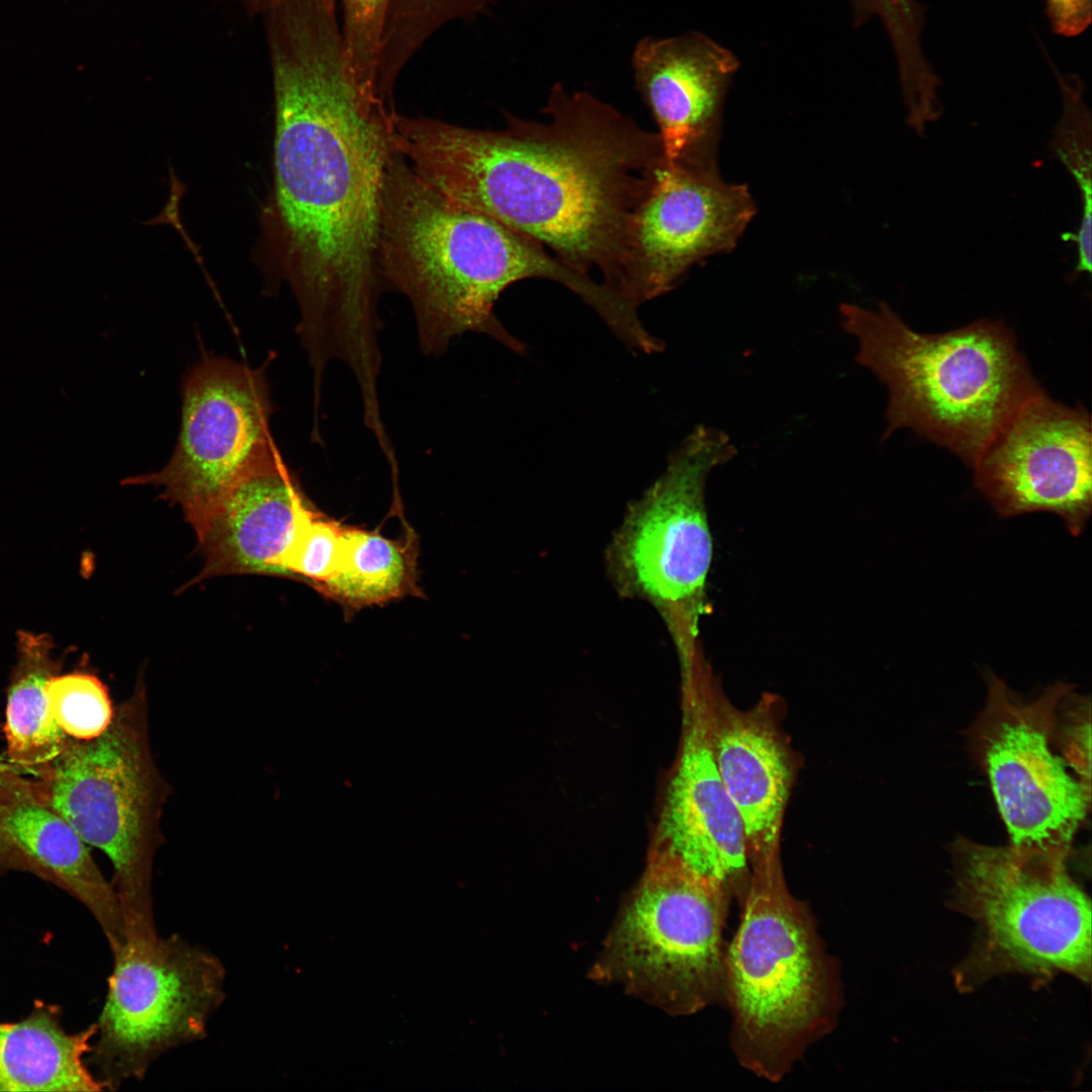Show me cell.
Returning a JSON list of instances; mask_svg holds the SVG:
<instances>
[{
  "mask_svg": "<svg viewBox=\"0 0 1092 1092\" xmlns=\"http://www.w3.org/2000/svg\"><path fill=\"white\" fill-rule=\"evenodd\" d=\"M266 24L275 128L263 267L293 292L309 364L364 369L381 357L378 235L397 112L355 81L335 0H286Z\"/></svg>",
  "mask_w": 1092,
  "mask_h": 1092,
  "instance_id": "1",
  "label": "cell"
},
{
  "mask_svg": "<svg viewBox=\"0 0 1092 1092\" xmlns=\"http://www.w3.org/2000/svg\"><path fill=\"white\" fill-rule=\"evenodd\" d=\"M542 111L546 122L506 113L500 130L396 113L393 147L455 203L529 236L578 273L599 271L623 295L633 217L665 162L659 135L560 83Z\"/></svg>",
  "mask_w": 1092,
  "mask_h": 1092,
  "instance_id": "2",
  "label": "cell"
},
{
  "mask_svg": "<svg viewBox=\"0 0 1092 1092\" xmlns=\"http://www.w3.org/2000/svg\"><path fill=\"white\" fill-rule=\"evenodd\" d=\"M378 263L384 284L410 301L427 355L443 354L470 332L525 352L493 312L503 291L523 279L560 283L595 310L610 300L603 282L574 271L529 236L455 203L395 149L384 174Z\"/></svg>",
  "mask_w": 1092,
  "mask_h": 1092,
  "instance_id": "3",
  "label": "cell"
},
{
  "mask_svg": "<svg viewBox=\"0 0 1092 1092\" xmlns=\"http://www.w3.org/2000/svg\"><path fill=\"white\" fill-rule=\"evenodd\" d=\"M841 328L858 342L856 361L889 392L886 439L910 428L970 467L1041 388L1001 322L954 331L912 330L887 303L839 307Z\"/></svg>",
  "mask_w": 1092,
  "mask_h": 1092,
  "instance_id": "4",
  "label": "cell"
},
{
  "mask_svg": "<svg viewBox=\"0 0 1092 1092\" xmlns=\"http://www.w3.org/2000/svg\"><path fill=\"white\" fill-rule=\"evenodd\" d=\"M741 906L725 953L731 1046L742 1067L778 1082L834 1027L840 980L809 908L789 891L780 854L751 863Z\"/></svg>",
  "mask_w": 1092,
  "mask_h": 1092,
  "instance_id": "5",
  "label": "cell"
},
{
  "mask_svg": "<svg viewBox=\"0 0 1092 1092\" xmlns=\"http://www.w3.org/2000/svg\"><path fill=\"white\" fill-rule=\"evenodd\" d=\"M1070 847L950 845L952 905L977 923L978 942L957 974L971 989L1002 973L1091 974V903L1070 876Z\"/></svg>",
  "mask_w": 1092,
  "mask_h": 1092,
  "instance_id": "6",
  "label": "cell"
},
{
  "mask_svg": "<svg viewBox=\"0 0 1092 1092\" xmlns=\"http://www.w3.org/2000/svg\"><path fill=\"white\" fill-rule=\"evenodd\" d=\"M49 768L50 804L112 864L124 942L157 938L153 869L170 787L151 750L145 688L115 709L102 735L68 741Z\"/></svg>",
  "mask_w": 1092,
  "mask_h": 1092,
  "instance_id": "7",
  "label": "cell"
},
{
  "mask_svg": "<svg viewBox=\"0 0 1092 1092\" xmlns=\"http://www.w3.org/2000/svg\"><path fill=\"white\" fill-rule=\"evenodd\" d=\"M735 455L725 432L695 428L669 455L664 472L630 506L610 549L619 589L659 610L679 659L701 652L698 623L713 553L706 482L712 469Z\"/></svg>",
  "mask_w": 1092,
  "mask_h": 1092,
  "instance_id": "8",
  "label": "cell"
},
{
  "mask_svg": "<svg viewBox=\"0 0 1092 1092\" xmlns=\"http://www.w3.org/2000/svg\"><path fill=\"white\" fill-rule=\"evenodd\" d=\"M730 903L649 849L594 978L620 984L670 1014L703 1010L724 998L723 929Z\"/></svg>",
  "mask_w": 1092,
  "mask_h": 1092,
  "instance_id": "9",
  "label": "cell"
},
{
  "mask_svg": "<svg viewBox=\"0 0 1092 1092\" xmlns=\"http://www.w3.org/2000/svg\"><path fill=\"white\" fill-rule=\"evenodd\" d=\"M89 1053L104 1089L143 1079L168 1051L203 1039L225 998V969L210 950L178 934L123 943Z\"/></svg>",
  "mask_w": 1092,
  "mask_h": 1092,
  "instance_id": "10",
  "label": "cell"
},
{
  "mask_svg": "<svg viewBox=\"0 0 1092 1092\" xmlns=\"http://www.w3.org/2000/svg\"><path fill=\"white\" fill-rule=\"evenodd\" d=\"M986 680V704L969 729V746L1011 843L1070 847L1091 799V789L1052 750L1057 710L1073 686L1057 681L1022 702L994 673Z\"/></svg>",
  "mask_w": 1092,
  "mask_h": 1092,
  "instance_id": "11",
  "label": "cell"
},
{
  "mask_svg": "<svg viewBox=\"0 0 1092 1092\" xmlns=\"http://www.w3.org/2000/svg\"><path fill=\"white\" fill-rule=\"evenodd\" d=\"M272 412L261 369L205 355L184 378L181 428L170 460L126 483L161 487L198 532L239 479L279 454L270 433Z\"/></svg>",
  "mask_w": 1092,
  "mask_h": 1092,
  "instance_id": "12",
  "label": "cell"
},
{
  "mask_svg": "<svg viewBox=\"0 0 1092 1092\" xmlns=\"http://www.w3.org/2000/svg\"><path fill=\"white\" fill-rule=\"evenodd\" d=\"M709 668L682 675V729L650 849L741 904L751 866L741 817L719 776L710 743Z\"/></svg>",
  "mask_w": 1092,
  "mask_h": 1092,
  "instance_id": "13",
  "label": "cell"
},
{
  "mask_svg": "<svg viewBox=\"0 0 1092 1092\" xmlns=\"http://www.w3.org/2000/svg\"><path fill=\"white\" fill-rule=\"evenodd\" d=\"M1089 414L1031 396L999 431L974 465L977 488L1003 518L1029 513L1060 517L1080 535L1092 509Z\"/></svg>",
  "mask_w": 1092,
  "mask_h": 1092,
  "instance_id": "14",
  "label": "cell"
},
{
  "mask_svg": "<svg viewBox=\"0 0 1092 1092\" xmlns=\"http://www.w3.org/2000/svg\"><path fill=\"white\" fill-rule=\"evenodd\" d=\"M754 212L747 187L716 164L665 160L633 217L624 296L639 306L670 291L695 263L732 250Z\"/></svg>",
  "mask_w": 1092,
  "mask_h": 1092,
  "instance_id": "15",
  "label": "cell"
},
{
  "mask_svg": "<svg viewBox=\"0 0 1092 1092\" xmlns=\"http://www.w3.org/2000/svg\"><path fill=\"white\" fill-rule=\"evenodd\" d=\"M713 757L746 835L750 866L780 853L797 760L781 725L783 704L765 695L748 710L729 702L712 678L707 692Z\"/></svg>",
  "mask_w": 1092,
  "mask_h": 1092,
  "instance_id": "16",
  "label": "cell"
},
{
  "mask_svg": "<svg viewBox=\"0 0 1092 1092\" xmlns=\"http://www.w3.org/2000/svg\"><path fill=\"white\" fill-rule=\"evenodd\" d=\"M631 64L665 160L715 163L722 100L736 58L706 35L689 32L640 39Z\"/></svg>",
  "mask_w": 1092,
  "mask_h": 1092,
  "instance_id": "17",
  "label": "cell"
},
{
  "mask_svg": "<svg viewBox=\"0 0 1092 1092\" xmlns=\"http://www.w3.org/2000/svg\"><path fill=\"white\" fill-rule=\"evenodd\" d=\"M308 505L280 454L253 468L196 532L205 563L194 581L230 574L287 576L284 558Z\"/></svg>",
  "mask_w": 1092,
  "mask_h": 1092,
  "instance_id": "18",
  "label": "cell"
},
{
  "mask_svg": "<svg viewBox=\"0 0 1092 1092\" xmlns=\"http://www.w3.org/2000/svg\"><path fill=\"white\" fill-rule=\"evenodd\" d=\"M0 824L33 874L54 883L87 908L100 925L111 952L124 942L117 895L94 861L87 843L50 804L44 790L16 776L0 806Z\"/></svg>",
  "mask_w": 1092,
  "mask_h": 1092,
  "instance_id": "19",
  "label": "cell"
},
{
  "mask_svg": "<svg viewBox=\"0 0 1092 1092\" xmlns=\"http://www.w3.org/2000/svg\"><path fill=\"white\" fill-rule=\"evenodd\" d=\"M96 1023L68 1032L57 1005L38 1001L15 1022H0V1091H101L86 1063Z\"/></svg>",
  "mask_w": 1092,
  "mask_h": 1092,
  "instance_id": "20",
  "label": "cell"
},
{
  "mask_svg": "<svg viewBox=\"0 0 1092 1092\" xmlns=\"http://www.w3.org/2000/svg\"><path fill=\"white\" fill-rule=\"evenodd\" d=\"M52 639L19 632L18 659L9 687L4 732L9 759L26 768L50 765L65 750L67 735L54 720L46 688L55 675Z\"/></svg>",
  "mask_w": 1092,
  "mask_h": 1092,
  "instance_id": "21",
  "label": "cell"
},
{
  "mask_svg": "<svg viewBox=\"0 0 1092 1092\" xmlns=\"http://www.w3.org/2000/svg\"><path fill=\"white\" fill-rule=\"evenodd\" d=\"M317 588L355 608L388 602L413 590L412 558L377 533L345 527L336 568Z\"/></svg>",
  "mask_w": 1092,
  "mask_h": 1092,
  "instance_id": "22",
  "label": "cell"
},
{
  "mask_svg": "<svg viewBox=\"0 0 1092 1092\" xmlns=\"http://www.w3.org/2000/svg\"><path fill=\"white\" fill-rule=\"evenodd\" d=\"M1064 106L1061 117L1053 129L1050 143L1052 154L1062 163L1076 182L1082 202L1081 219L1074 234L1066 240L1077 248L1076 275L1090 273L1092 259V126L1091 113L1084 103L1081 91L1069 86L1064 88Z\"/></svg>",
  "mask_w": 1092,
  "mask_h": 1092,
  "instance_id": "23",
  "label": "cell"
},
{
  "mask_svg": "<svg viewBox=\"0 0 1092 1092\" xmlns=\"http://www.w3.org/2000/svg\"><path fill=\"white\" fill-rule=\"evenodd\" d=\"M46 693L54 720L66 735L77 740L99 737L113 720L115 709L107 688L91 673L54 675Z\"/></svg>",
  "mask_w": 1092,
  "mask_h": 1092,
  "instance_id": "24",
  "label": "cell"
},
{
  "mask_svg": "<svg viewBox=\"0 0 1092 1092\" xmlns=\"http://www.w3.org/2000/svg\"><path fill=\"white\" fill-rule=\"evenodd\" d=\"M493 0H391L383 38L396 52L415 55L451 21L474 16Z\"/></svg>",
  "mask_w": 1092,
  "mask_h": 1092,
  "instance_id": "25",
  "label": "cell"
},
{
  "mask_svg": "<svg viewBox=\"0 0 1092 1092\" xmlns=\"http://www.w3.org/2000/svg\"><path fill=\"white\" fill-rule=\"evenodd\" d=\"M390 1L340 0L341 32L347 64L360 88L378 97V58Z\"/></svg>",
  "mask_w": 1092,
  "mask_h": 1092,
  "instance_id": "26",
  "label": "cell"
},
{
  "mask_svg": "<svg viewBox=\"0 0 1092 1092\" xmlns=\"http://www.w3.org/2000/svg\"><path fill=\"white\" fill-rule=\"evenodd\" d=\"M345 526L314 511L301 513L294 538L284 558L287 576H299L316 587L333 574L340 555Z\"/></svg>",
  "mask_w": 1092,
  "mask_h": 1092,
  "instance_id": "27",
  "label": "cell"
},
{
  "mask_svg": "<svg viewBox=\"0 0 1092 1092\" xmlns=\"http://www.w3.org/2000/svg\"><path fill=\"white\" fill-rule=\"evenodd\" d=\"M1090 698L1067 694L1057 710L1053 738L1076 777L1091 789Z\"/></svg>",
  "mask_w": 1092,
  "mask_h": 1092,
  "instance_id": "28",
  "label": "cell"
},
{
  "mask_svg": "<svg viewBox=\"0 0 1092 1092\" xmlns=\"http://www.w3.org/2000/svg\"><path fill=\"white\" fill-rule=\"evenodd\" d=\"M1055 30L1066 36L1083 32L1091 22L1092 0H1048Z\"/></svg>",
  "mask_w": 1092,
  "mask_h": 1092,
  "instance_id": "29",
  "label": "cell"
},
{
  "mask_svg": "<svg viewBox=\"0 0 1092 1092\" xmlns=\"http://www.w3.org/2000/svg\"><path fill=\"white\" fill-rule=\"evenodd\" d=\"M878 12L888 29L899 30L909 26L918 16L919 8L913 0H861Z\"/></svg>",
  "mask_w": 1092,
  "mask_h": 1092,
  "instance_id": "30",
  "label": "cell"
},
{
  "mask_svg": "<svg viewBox=\"0 0 1092 1092\" xmlns=\"http://www.w3.org/2000/svg\"><path fill=\"white\" fill-rule=\"evenodd\" d=\"M16 777L14 767L0 760V806L4 793ZM28 861L7 840L0 824V869L32 872Z\"/></svg>",
  "mask_w": 1092,
  "mask_h": 1092,
  "instance_id": "31",
  "label": "cell"
},
{
  "mask_svg": "<svg viewBox=\"0 0 1092 1092\" xmlns=\"http://www.w3.org/2000/svg\"><path fill=\"white\" fill-rule=\"evenodd\" d=\"M251 12L267 13L283 0H240Z\"/></svg>",
  "mask_w": 1092,
  "mask_h": 1092,
  "instance_id": "32",
  "label": "cell"
}]
</instances>
